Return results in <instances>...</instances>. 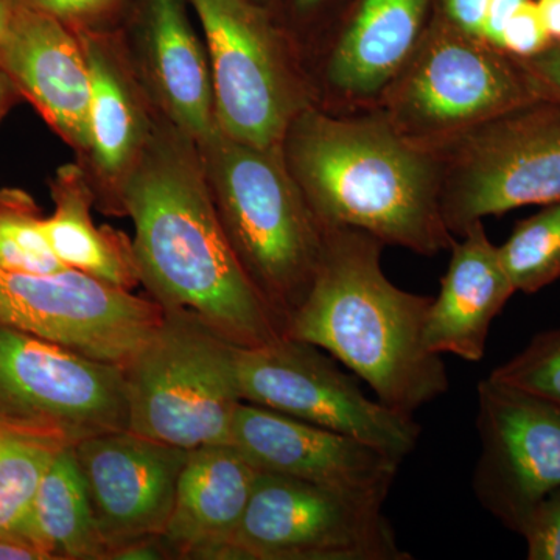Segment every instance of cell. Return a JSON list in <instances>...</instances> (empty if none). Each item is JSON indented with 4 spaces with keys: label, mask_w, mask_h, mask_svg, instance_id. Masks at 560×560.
I'll list each match as a JSON object with an SVG mask.
<instances>
[{
    "label": "cell",
    "mask_w": 560,
    "mask_h": 560,
    "mask_svg": "<svg viewBox=\"0 0 560 560\" xmlns=\"http://www.w3.org/2000/svg\"><path fill=\"white\" fill-rule=\"evenodd\" d=\"M525 2L526 0H490L482 39L500 49L504 27Z\"/></svg>",
    "instance_id": "obj_34"
},
{
    "label": "cell",
    "mask_w": 560,
    "mask_h": 560,
    "mask_svg": "<svg viewBox=\"0 0 560 560\" xmlns=\"http://www.w3.org/2000/svg\"><path fill=\"white\" fill-rule=\"evenodd\" d=\"M197 145L232 249L287 329L318 270L323 224L291 175L282 143L250 145L217 128Z\"/></svg>",
    "instance_id": "obj_4"
},
{
    "label": "cell",
    "mask_w": 560,
    "mask_h": 560,
    "mask_svg": "<svg viewBox=\"0 0 560 560\" xmlns=\"http://www.w3.org/2000/svg\"><path fill=\"white\" fill-rule=\"evenodd\" d=\"M151 298L77 270L36 275L0 268V326L125 368L160 326Z\"/></svg>",
    "instance_id": "obj_12"
},
{
    "label": "cell",
    "mask_w": 560,
    "mask_h": 560,
    "mask_svg": "<svg viewBox=\"0 0 560 560\" xmlns=\"http://www.w3.org/2000/svg\"><path fill=\"white\" fill-rule=\"evenodd\" d=\"M383 504L259 470L226 560H410Z\"/></svg>",
    "instance_id": "obj_9"
},
{
    "label": "cell",
    "mask_w": 560,
    "mask_h": 560,
    "mask_svg": "<svg viewBox=\"0 0 560 560\" xmlns=\"http://www.w3.org/2000/svg\"><path fill=\"white\" fill-rule=\"evenodd\" d=\"M436 0H360L331 51L327 75L349 97L388 86L415 50Z\"/></svg>",
    "instance_id": "obj_21"
},
{
    "label": "cell",
    "mask_w": 560,
    "mask_h": 560,
    "mask_svg": "<svg viewBox=\"0 0 560 560\" xmlns=\"http://www.w3.org/2000/svg\"><path fill=\"white\" fill-rule=\"evenodd\" d=\"M0 66L83 161L91 145V73L80 36L55 18L13 5Z\"/></svg>",
    "instance_id": "obj_18"
},
{
    "label": "cell",
    "mask_w": 560,
    "mask_h": 560,
    "mask_svg": "<svg viewBox=\"0 0 560 560\" xmlns=\"http://www.w3.org/2000/svg\"><path fill=\"white\" fill-rule=\"evenodd\" d=\"M11 13H13V5H11L10 0H0V38L9 27Z\"/></svg>",
    "instance_id": "obj_38"
},
{
    "label": "cell",
    "mask_w": 560,
    "mask_h": 560,
    "mask_svg": "<svg viewBox=\"0 0 560 560\" xmlns=\"http://www.w3.org/2000/svg\"><path fill=\"white\" fill-rule=\"evenodd\" d=\"M515 60L521 62L537 97L560 103V44H550L534 57Z\"/></svg>",
    "instance_id": "obj_31"
},
{
    "label": "cell",
    "mask_w": 560,
    "mask_h": 560,
    "mask_svg": "<svg viewBox=\"0 0 560 560\" xmlns=\"http://www.w3.org/2000/svg\"><path fill=\"white\" fill-rule=\"evenodd\" d=\"M545 31L552 44H560V0H536Z\"/></svg>",
    "instance_id": "obj_36"
},
{
    "label": "cell",
    "mask_w": 560,
    "mask_h": 560,
    "mask_svg": "<svg viewBox=\"0 0 560 560\" xmlns=\"http://www.w3.org/2000/svg\"><path fill=\"white\" fill-rule=\"evenodd\" d=\"M72 451L108 558L121 545L164 534L189 451L131 430L88 438Z\"/></svg>",
    "instance_id": "obj_15"
},
{
    "label": "cell",
    "mask_w": 560,
    "mask_h": 560,
    "mask_svg": "<svg viewBox=\"0 0 560 560\" xmlns=\"http://www.w3.org/2000/svg\"><path fill=\"white\" fill-rule=\"evenodd\" d=\"M490 0H442L441 10L460 31L482 39Z\"/></svg>",
    "instance_id": "obj_32"
},
{
    "label": "cell",
    "mask_w": 560,
    "mask_h": 560,
    "mask_svg": "<svg viewBox=\"0 0 560 560\" xmlns=\"http://www.w3.org/2000/svg\"><path fill=\"white\" fill-rule=\"evenodd\" d=\"M121 202L135 224L132 249L147 296L162 308L194 313L237 348L285 335L221 226L197 142L164 116Z\"/></svg>",
    "instance_id": "obj_1"
},
{
    "label": "cell",
    "mask_w": 560,
    "mask_h": 560,
    "mask_svg": "<svg viewBox=\"0 0 560 560\" xmlns=\"http://www.w3.org/2000/svg\"><path fill=\"white\" fill-rule=\"evenodd\" d=\"M65 447L69 445L50 434L0 418V534L31 540L33 499L51 459Z\"/></svg>",
    "instance_id": "obj_24"
},
{
    "label": "cell",
    "mask_w": 560,
    "mask_h": 560,
    "mask_svg": "<svg viewBox=\"0 0 560 560\" xmlns=\"http://www.w3.org/2000/svg\"><path fill=\"white\" fill-rule=\"evenodd\" d=\"M550 44L552 43L545 31L537 3L534 0H526L504 27L500 49L511 57L525 60L540 54Z\"/></svg>",
    "instance_id": "obj_30"
},
{
    "label": "cell",
    "mask_w": 560,
    "mask_h": 560,
    "mask_svg": "<svg viewBox=\"0 0 560 560\" xmlns=\"http://www.w3.org/2000/svg\"><path fill=\"white\" fill-rule=\"evenodd\" d=\"M50 191L55 209L43 219V230L55 256L66 267L116 289H138L132 241L124 232L94 223V191L79 162L58 168L50 179Z\"/></svg>",
    "instance_id": "obj_22"
},
{
    "label": "cell",
    "mask_w": 560,
    "mask_h": 560,
    "mask_svg": "<svg viewBox=\"0 0 560 560\" xmlns=\"http://www.w3.org/2000/svg\"><path fill=\"white\" fill-rule=\"evenodd\" d=\"M190 11L187 0H131L119 28L151 101L200 142L219 127L208 49Z\"/></svg>",
    "instance_id": "obj_17"
},
{
    "label": "cell",
    "mask_w": 560,
    "mask_h": 560,
    "mask_svg": "<svg viewBox=\"0 0 560 560\" xmlns=\"http://www.w3.org/2000/svg\"><path fill=\"white\" fill-rule=\"evenodd\" d=\"M382 248L368 232L324 228L318 270L285 337L318 346L383 405L412 416L444 396L451 381L441 355L423 345L433 298L394 285L382 270Z\"/></svg>",
    "instance_id": "obj_3"
},
{
    "label": "cell",
    "mask_w": 560,
    "mask_h": 560,
    "mask_svg": "<svg viewBox=\"0 0 560 560\" xmlns=\"http://www.w3.org/2000/svg\"><path fill=\"white\" fill-rule=\"evenodd\" d=\"M477 427L475 497L521 534L540 501L560 489V407L489 375L478 383Z\"/></svg>",
    "instance_id": "obj_13"
},
{
    "label": "cell",
    "mask_w": 560,
    "mask_h": 560,
    "mask_svg": "<svg viewBox=\"0 0 560 560\" xmlns=\"http://www.w3.org/2000/svg\"><path fill=\"white\" fill-rule=\"evenodd\" d=\"M460 237L463 241L452 245L440 296L431 302L423 345L438 355L452 353L466 361H480L493 319L517 291L482 221L471 224Z\"/></svg>",
    "instance_id": "obj_20"
},
{
    "label": "cell",
    "mask_w": 560,
    "mask_h": 560,
    "mask_svg": "<svg viewBox=\"0 0 560 560\" xmlns=\"http://www.w3.org/2000/svg\"><path fill=\"white\" fill-rule=\"evenodd\" d=\"M515 291L537 293L560 278V200L518 221L499 248Z\"/></svg>",
    "instance_id": "obj_25"
},
{
    "label": "cell",
    "mask_w": 560,
    "mask_h": 560,
    "mask_svg": "<svg viewBox=\"0 0 560 560\" xmlns=\"http://www.w3.org/2000/svg\"><path fill=\"white\" fill-rule=\"evenodd\" d=\"M31 195L0 189V268L51 275L69 270L51 249Z\"/></svg>",
    "instance_id": "obj_26"
},
{
    "label": "cell",
    "mask_w": 560,
    "mask_h": 560,
    "mask_svg": "<svg viewBox=\"0 0 560 560\" xmlns=\"http://www.w3.org/2000/svg\"><path fill=\"white\" fill-rule=\"evenodd\" d=\"M243 401L348 434L393 455H410L420 436L412 416L371 400L318 346L283 337L237 348Z\"/></svg>",
    "instance_id": "obj_11"
},
{
    "label": "cell",
    "mask_w": 560,
    "mask_h": 560,
    "mask_svg": "<svg viewBox=\"0 0 560 560\" xmlns=\"http://www.w3.org/2000/svg\"><path fill=\"white\" fill-rule=\"evenodd\" d=\"M0 418L69 447L128 430L124 368L0 326Z\"/></svg>",
    "instance_id": "obj_10"
},
{
    "label": "cell",
    "mask_w": 560,
    "mask_h": 560,
    "mask_svg": "<svg viewBox=\"0 0 560 560\" xmlns=\"http://www.w3.org/2000/svg\"><path fill=\"white\" fill-rule=\"evenodd\" d=\"M108 560H178L162 534L142 537L110 551Z\"/></svg>",
    "instance_id": "obj_33"
},
{
    "label": "cell",
    "mask_w": 560,
    "mask_h": 560,
    "mask_svg": "<svg viewBox=\"0 0 560 560\" xmlns=\"http://www.w3.org/2000/svg\"><path fill=\"white\" fill-rule=\"evenodd\" d=\"M162 311L158 329L124 368L128 430L186 451L230 444L243 401L237 346L194 313Z\"/></svg>",
    "instance_id": "obj_6"
},
{
    "label": "cell",
    "mask_w": 560,
    "mask_h": 560,
    "mask_svg": "<svg viewBox=\"0 0 560 560\" xmlns=\"http://www.w3.org/2000/svg\"><path fill=\"white\" fill-rule=\"evenodd\" d=\"M323 2L324 0H294V5H296L298 10L308 11L316 9Z\"/></svg>",
    "instance_id": "obj_39"
},
{
    "label": "cell",
    "mask_w": 560,
    "mask_h": 560,
    "mask_svg": "<svg viewBox=\"0 0 560 560\" xmlns=\"http://www.w3.org/2000/svg\"><path fill=\"white\" fill-rule=\"evenodd\" d=\"M560 407V329L541 331L518 355L490 374Z\"/></svg>",
    "instance_id": "obj_27"
},
{
    "label": "cell",
    "mask_w": 560,
    "mask_h": 560,
    "mask_svg": "<svg viewBox=\"0 0 560 560\" xmlns=\"http://www.w3.org/2000/svg\"><path fill=\"white\" fill-rule=\"evenodd\" d=\"M10 3L39 11L81 33L117 31L131 0H10Z\"/></svg>",
    "instance_id": "obj_28"
},
{
    "label": "cell",
    "mask_w": 560,
    "mask_h": 560,
    "mask_svg": "<svg viewBox=\"0 0 560 560\" xmlns=\"http://www.w3.org/2000/svg\"><path fill=\"white\" fill-rule=\"evenodd\" d=\"M282 151L323 228H353L420 256L455 243L442 217L440 153L404 138L383 114L346 119L311 103Z\"/></svg>",
    "instance_id": "obj_2"
},
{
    "label": "cell",
    "mask_w": 560,
    "mask_h": 560,
    "mask_svg": "<svg viewBox=\"0 0 560 560\" xmlns=\"http://www.w3.org/2000/svg\"><path fill=\"white\" fill-rule=\"evenodd\" d=\"M0 560H49L33 541L0 534Z\"/></svg>",
    "instance_id": "obj_35"
},
{
    "label": "cell",
    "mask_w": 560,
    "mask_h": 560,
    "mask_svg": "<svg viewBox=\"0 0 560 560\" xmlns=\"http://www.w3.org/2000/svg\"><path fill=\"white\" fill-rule=\"evenodd\" d=\"M21 98L20 91L14 86L9 73L0 66V121Z\"/></svg>",
    "instance_id": "obj_37"
},
{
    "label": "cell",
    "mask_w": 560,
    "mask_h": 560,
    "mask_svg": "<svg viewBox=\"0 0 560 560\" xmlns=\"http://www.w3.org/2000/svg\"><path fill=\"white\" fill-rule=\"evenodd\" d=\"M521 534L529 560H560V489L540 501Z\"/></svg>",
    "instance_id": "obj_29"
},
{
    "label": "cell",
    "mask_w": 560,
    "mask_h": 560,
    "mask_svg": "<svg viewBox=\"0 0 560 560\" xmlns=\"http://www.w3.org/2000/svg\"><path fill=\"white\" fill-rule=\"evenodd\" d=\"M27 536L49 560H108L72 447L61 448L40 478Z\"/></svg>",
    "instance_id": "obj_23"
},
{
    "label": "cell",
    "mask_w": 560,
    "mask_h": 560,
    "mask_svg": "<svg viewBox=\"0 0 560 560\" xmlns=\"http://www.w3.org/2000/svg\"><path fill=\"white\" fill-rule=\"evenodd\" d=\"M77 35L91 73V145L86 158L77 162L94 191L95 209L125 217L121 195L162 114L132 66L120 28Z\"/></svg>",
    "instance_id": "obj_16"
},
{
    "label": "cell",
    "mask_w": 560,
    "mask_h": 560,
    "mask_svg": "<svg viewBox=\"0 0 560 560\" xmlns=\"http://www.w3.org/2000/svg\"><path fill=\"white\" fill-rule=\"evenodd\" d=\"M442 217L452 234L485 217L560 200V103L534 101L441 147Z\"/></svg>",
    "instance_id": "obj_7"
},
{
    "label": "cell",
    "mask_w": 560,
    "mask_h": 560,
    "mask_svg": "<svg viewBox=\"0 0 560 560\" xmlns=\"http://www.w3.org/2000/svg\"><path fill=\"white\" fill-rule=\"evenodd\" d=\"M382 92L386 120L430 150L539 101L521 62L460 31L442 10Z\"/></svg>",
    "instance_id": "obj_5"
},
{
    "label": "cell",
    "mask_w": 560,
    "mask_h": 560,
    "mask_svg": "<svg viewBox=\"0 0 560 560\" xmlns=\"http://www.w3.org/2000/svg\"><path fill=\"white\" fill-rule=\"evenodd\" d=\"M187 2L208 49L217 127L250 145H280L311 102L270 14L257 0Z\"/></svg>",
    "instance_id": "obj_8"
},
{
    "label": "cell",
    "mask_w": 560,
    "mask_h": 560,
    "mask_svg": "<svg viewBox=\"0 0 560 560\" xmlns=\"http://www.w3.org/2000/svg\"><path fill=\"white\" fill-rule=\"evenodd\" d=\"M259 470L232 444L191 448L164 539L178 560H226Z\"/></svg>",
    "instance_id": "obj_19"
},
{
    "label": "cell",
    "mask_w": 560,
    "mask_h": 560,
    "mask_svg": "<svg viewBox=\"0 0 560 560\" xmlns=\"http://www.w3.org/2000/svg\"><path fill=\"white\" fill-rule=\"evenodd\" d=\"M230 444L257 470L285 475L383 504L396 481L400 456L348 434L242 401Z\"/></svg>",
    "instance_id": "obj_14"
}]
</instances>
